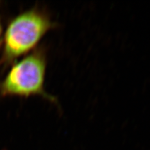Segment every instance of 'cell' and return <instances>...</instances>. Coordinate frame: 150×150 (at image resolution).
<instances>
[{"instance_id": "cell-1", "label": "cell", "mask_w": 150, "mask_h": 150, "mask_svg": "<svg viewBox=\"0 0 150 150\" xmlns=\"http://www.w3.org/2000/svg\"><path fill=\"white\" fill-rule=\"evenodd\" d=\"M57 27L50 13L39 6L22 11L11 18L1 43L4 68L34 50L45 35Z\"/></svg>"}, {"instance_id": "cell-2", "label": "cell", "mask_w": 150, "mask_h": 150, "mask_svg": "<svg viewBox=\"0 0 150 150\" xmlns=\"http://www.w3.org/2000/svg\"><path fill=\"white\" fill-rule=\"evenodd\" d=\"M47 67V50L45 45L38 47L11 65L0 81V97L38 96L57 106L56 97L48 93L45 87Z\"/></svg>"}, {"instance_id": "cell-3", "label": "cell", "mask_w": 150, "mask_h": 150, "mask_svg": "<svg viewBox=\"0 0 150 150\" xmlns=\"http://www.w3.org/2000/svg\"><path fill=\"white\" fill-rule=\"evenodd\" d=\"M2 31H3L2 22H1V17H0V40H1V35H2Z\"/></svg>"}]
</instances>
